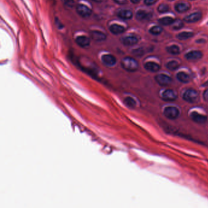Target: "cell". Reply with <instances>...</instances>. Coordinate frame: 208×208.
I'll use <instances>...</instances> for the list:
<instances>
[{"label": "cell", "instance_id": "cell-1", "mask_svg": "<svg viewBox=\"0 0 208 208\" xmlns=\"http://www.w3.org/2000/svg\"><path fill=\"white\" fill-rule=\"evenodd\" d=\"M121 65L123 69L130 72H135L138 68V64L137 61L131 57L123 58L121 62Z\"/></svg>", "mask_w": 208, "mask_h": 208}, {"label": "cell", "instance_id": "cell-2", "mask_svg": "<svg viewBox=\"0 0 208 208\" xmlns=\"http://www.w3.org/2000/svg\"><path fill=\"white\" fill-rule=\"evenodd\" d=\"M182 98L185 101L188 103H196L199 99V94L195 89L189 88L184 92Z\"/></svg>", "mask_w": 208, "mask_h": 208}, {"label": "cell", "instance_id": "cell-3", "mask_svg": "<svg viewBox=\"0 0 208 208\" xmlns=\"http://www.w3.org/2000/svg\"><path fill=\"white\" fill-rule=\"evenodd\" d=\"M164 115L165 117L170 120H175L177 119L179 115V110L176 107L169 106L165 108L164 110Z\"/></svg>", "mask_w": 208, "mask_h": 208}, {"label": "cell", "instance_id": "cell-4", "mask_svg": "<svg viewBox=\"0 0 208 208\" xmlns=\"http://www.w3.org/2000/svg\"><path fill=\"white\" fill-rule=\"evenodd\" d=\"M155 80L156 81L157 83L161 86L168 85L172 82V78L170 76L164 74H160L157 75L155 77Z\"/></svg>", "mask_w": 208, "mask_h": 208}, {"label": "cell", "instance_id": "cell-5", "mask_svg": "<svg viewBox=\"0 0 208 208\" xmlns=\"http://www.w3.org/2000/svg\"><path fill=\"white\" fill-rule=\"evenodd\" d=\"M178 97L177 94L172 89L166 90L163 94H162V98L166 101H173L176 100Z\"/></svg>", "mask_w": 208, "mask_h": 208}, {"label": "cell", "instance_id": "cell-6", "mask_svg": "<svg viewBox=\"0 0 208 208\" xmlns=\"http://www.w3.org/2000/svg\"><path fill=\"white\" fill-rule=\"evenodd\" d=\"M191 117L194 122L198 124L205 123L207 120V118L206 116L197 112H192L191 114Z\"/></svg>", "mask_w": 208, "mask_h": 208}, {"label": "cell", "instance_id": "cell-7", "mask_svg": "<svg viewBox=\"0 0 208 208\" xmlns=\"http://www.w3.org/2000/svg\"><path fill=\"white\" fill-rule=\"evenodd\" d=\"M76 11L79 15L84 18L89 17L92 14L91 9L83 5H78L76 8Z\"/></svg>", "mask_w": 208, "mask_h": 208}, {"label": "cell", "instance_id": "cell-8", "mask_svg": "<svg viewBox=\"0 0 208 208\" xmlns=\"http://www.w3.org/2000/svg\"><path fill=\"white\" fill-rule=\"evenodd\" d=\"M202 17V14L201 12H197L193 14H190L189 15L187 16L184 18V21L188 23H195L201 19Z\"/></svg>", "mask_w": 208, "mask_h": 208}, {"label": "cell", "instance_id": "cell-9", "mask_svg": "<svg viewBox=\"0 0 208 208\" xmlns=\"http://www.w3.org/2000/svg\"><path fill=\"white\" fill-rule=\"evenodd\" d=\"M103 62L108 66H113L116 64V58L111 54H104L102 56Z\"/></svg>", "mask_w": 208, "mask_h": 208}, {"label": "cell", "instance_id": "cell-10", "mask_svg": "<svg viewBox=\"0 0 208 208\" xmlns=\"http://www.w3.org/2000/svg\"><path fill=\"white\" fill-rule=\"evenodd\" d=\"M90 36L92 39H93L95 41H103L106 40V36L105 34L98 31H93L90 33Z\"/></svg>", "mask_w": 208, "mask_h": 208}, {"label": "cell", "instance_id": "cell-11", "mask_svg": "<svg viewBox=\"0 0 208 208\" xmlns=\"http://www.w3.org/2000/svg\"><path fill=\"white\" fill-rule=\"evenodd\" d=\"M188 60H198L203 57V54L200 51H192L185 56Z\"/></svg>", "mask_w": 208, "mask_h": 208}, {"label": "cell", "instance_id": "cell-12", "mask_svg": "<svg viewBox=\"0 0 208 208\" xmlns=\"http://www.w3.org/2000/svg\"><path fill=\"white\" fill-rule=\"evenodd\" d=\"M144 67L147 70L151 72H156L159 71L160 68V67L159 65L153 62H147L145 64Z\"/></svg>", "mask_w": 208, "mask_h": 208}, {"label": "cell", "instance_id": "cell-13", "mask_svg": "<svg viewBox=\"0 0 208 208\" xmlns=\"http://www.w3.org/2000/svg\"><path fill=\"white\" fill-rule=\"evenodd\" d=\"M76 42L77 43V44L82 47H87V46L89 45L90 44V39L86 37V36H79L76 39Z\"/></svg>", "mask_w": 208, "mask_h": 208}, {"label": "cell", "instance_id": "cell-14", "mask_svg": "<svg viewBox=\"0 0 208 208\" xmlns=\"http://www.w3.org/2000/svg\"><path fill=\"white\" fill-rule=\"evenodd\" d=\"M122 42L126 46H132L138 42V39L134 36H128L123 38Z\"/></svg>", "mask_w": 208, "mask_h": 208}, {"label": "cell", "instance_id": "cell-15", "mask_svg": "<svg viewBox=\"0 0 208 208\" xmlns=\"http://www.w3.org/2000/svg\"><path fill=\"white\" fill-rule=\"evenodd\" d=\"M117 15L122 19L123 20H129L132 17V12L129 10L123 9L119 11Z\"/></svg>", "mask_w": 208, "mask_h": 208}, {"label": "cell", "instance_id": "cell-16", "mask_svg": "<svg viewBox=\"0 0 208 208\" xmlns=\"http://www.w3.org/2000/svg\"><path fill=\"white\" fill-rule=\"evenodd\" d=\"M110 31L113 34L117 35V34H120L124 33L125 31V29L124 27L120 25L114 24L110 27Z\"/></svg>", "mask_w": 208, "mask_h": 208}, {"label": "cell", "instance_id": "cell-17", "mask_svg": "<svg viewBox=\"0 0 208 208\" xmlns=\"http://www.w3.org/2000/svg\"><path fill=\"white\" fill-rule=\"evenodd\" d=\"M177 79L181 82L188 83L190 81L191 78L189 75L184 72H179L176 75Z\"/></svg>", "mask_w": 208, "mask_h": 208}, {"label": "cell", "instance_id": "cell-18", "mask_svg": "<svg viewBox=\"0 0 208 208\" xmlns=\"http://www.w3.org/2000/svg\"><path fill=\"white\" fill-rule=\"evenodd\" d=\"M189 8H190V6L189 5L186 4V3H182L177 4L175 6L176 11L179 13L186 12L189 9Z\"/></svg>", "mask_w": 208, "mask_h": 208}, {"label": "cell", "instance_id": "cell-19", "mask_svg": "<svg viewBox=\"0 0 208 208\" xmlns=\"http://www.w3.org/2000/svg\"><path fill=\"white\" fill-rule=\"evenodd\" d=\"M150 14L144 11H138L136 14V18L139 21H144L148 20Z\"/></svg>", "mask_w": 208, "mask_h": 208}, {"label": "cell", "instance_id": "cell-20", "mask_svg": "<svg viewBox=\"0 0 208 208\" xmlns=\"http://www.w3.org/2000/svg\"><path fill=\"white\" fill-rule=\"evenodd\" d=\"M174 21H175V20L173 18H172V17H163V18H162L159 20V23L161 25H164V26L172 25Z\"/></svg>", "mask_w": 208, "mask_h": 208}, {"label": "cell", "instance_id": "cell-21", "mask_svg": "<svg viewBox=\"0 0 208 208\" xmlns=\"http://www.w3.org/2000/svg\"><path fill=\"white\" fill-rule=\"evenodd\" d=\"M194 36V33L191 32H182L179 33L177 37L180 40H185Z\"/></svg>", "mask_w": 208, "mask_h": 208}, {"label": "cell", "instance_id": "cell-22", "mask_svg": "<svg viewBox=\"0 0 208 208\" xmlns=\"http://www.w3.org/2000/svg\"><path fill=\"white\" fill-rule=\"evenodd\" d=\"M124 103L125 104L129 107V108H131V109H133L136 106V102L131 97H126L125 100H124Z\"/></svg>", "mask_w": 208, "mask_h": 208}, {"label": "cell", "instance_id": "cell-23", "mask_svg": "<svg viewBox=\"0 0 208 208\" xmlns=\"http://www.w3.org/2000/svg\"><path fill=\"white\" fill-rule=\"evenodd\" d=\"M167 51L170 54H173V55L178 54L180 53L179 48H178V46H176V45L170 46V47L167 48Z\"/></svg>", "mask_w": 208, "mask_h": 208}, {"label": "cell", "instance_id": "cell-24", "mask_svg": "<svg viewBox=\"0 0 208 208\" xmlns=\"http://www.w3.org/2000/svg\"><path fill=\"white\" fill-rule=\"evenodd\" d=\"M166 67L170 70H175L179 67V64L176 61H173L167 63Z\"/></svg>", "mask_w": 208, "mask_h": 208}, {"label": "cell", "instance_id": "cell-25", "mask_svg": "<svg viewBox=\"0 0 208 208\" xmlns=\"http://www.w3.org/2000/svg\"><path fill=\"white\" fill-rule=\"evenodd\" d=\"M173 28L175 30H178L181 29L184 26L183 22L180 20H176L173 23Z\"/></svg>", "mask_w": 208, "mask_h": 208}, {"label": "cell", "instance_id": "cell-26", "mask_svg": "<svg viewBox=\"0 0 208 208\" xmlns=\"http://www.w3.org/2000/svg\"><path fill=\"white\" fill-rule=\"evenodd\" d=\"M163 31V28L159 26H155L151 28L150 30V33L153 35H159Z\"/></svg>", "mask_w": 208, "mask_h": 208}, {"label": "cell", "instance_id": "cell-27", "mask_svg": "<svg viewBox=\"0 0 208 208\" xmlns=\"http://www.w3.org/2000/svg\"><path fill=\"white\" fill-rule=\"evenodd\" d=\"M170 8L166 4H161L159 6L157 10L160 13H165L169 11Z\"/></svg>", "mask_w": 208, "mask_h": 208}, {"label": "cell", "instance_id": "cell-28", "mask_svg": "<svg viewBox=\"0 0 208 208\" xmlns=\"http://www.w3.org/2000/svg\"><path fill=\"white\" fill-rule=\"evenodd\" d=\"M132 53L135 56H142L144 53V51L142 48H138V49H135V50H134L132 51Z\"/></svg>", "mask_w": 208, "mask_h": 208}, {"label": "cell", "instance_id": "cell-29", "mask_svg": "<svg viewBox=\"0 0 208 208\" xmlns=\"http://www.w3.org/2000/svg\"><path fill=\"white\" fill-rule=\"evenodd\" d=\"M64 3L68 7H73L75 5L74 0H64Z\"/></svg>", "mask_w": 208, "mask_h": 208}, {"label": "cell", "instance_id": "cell-30", "mask_svg": "<svg viewBox=\"0 0 208 208\" xmlns=\"http://www.w3.org/2000/svg\"><path fill=\"white\" fill-rule=\"evenodd\" d=\"M156 2L157 0H144L145 4L147 6H151L154 5Z\"/></svg>", "mask_w": 208, "mask_h": 208}, {"label": "cell", "instance_id": "cell-31", "mask_svg": "<svg viewBox=\"0 0 208 208\" xmlns=\"http://www.w3.org/2000/svg\"><path fill=\"white\" fill-rule=\"evenodd\" d=\"M113 1L119 5H125L127 3V0H113Z\"/></svg>", "mask_w": 208, "mask_h": 208}, {"label": "cell", "instance_id": "cell-32", "mask_svg": "<svg viewBox=\"0 0 208 208\" xmlns=\"http://www.w3.org/2000/svg\"><path fill=\"white\" fill-rule=\"evenodd\" d=\"M203 98L205 101H208V89L206 90L203 94Z\"/></svg>", "mask_w": 208, "mask_h": 208}, {"label": "cell", "instance_id": "cell-33", "mask_svg": "<svg viewBox=\"0 0 208 208\" xmlns=\"http://www.w3.org/2000/svg\"><path fill=\"white\" fill-rule=\"evenodd\" d=\"M140 1H141V0H131V2L132 3H134V4L138 3Z\"/></svg>", "mask_w": 208, "mask_h": 208}, {"label": "cell", "instance_id": "cell-34", "mask_svg": "<svg viewBox=\"0 0 208 208\" xmlns=\"http://www.w3.org/2000/svg\"><path fill=\"white\" fill-rule=\"evenodd\" d=\"M202 85H203V87H207V86H208V81H206V82H205Z\"/></svg>", "mask_w": 208, "mask_h": 208}, {"label": "cell", "instance_id": "cell-35", "mask_svg": "<svg viewBox=\"0 0 208 208\" xmlns=\"http://www.w3.org/2000/svg\"><path fill=\"white\" fill-rule=\"evenodd\" d=\"M94 1H95L96 2H101V0H94Z\"/></svg>", "mask_w": 208, "mask_h": 208}, {"label": "cell", "instance_id": "cell-36", "mask_svg": "<svg viewBox=\"0 0 208 208\" xmlns=\"http://www.w3.org/2000/svg\"><path fill=\"white\" fill-rule=\"evenodd\" d=\"M191 1H194V0H191Z\"/></svg>", "mask_w": 208, "mask_h": 208}]
</instances>
